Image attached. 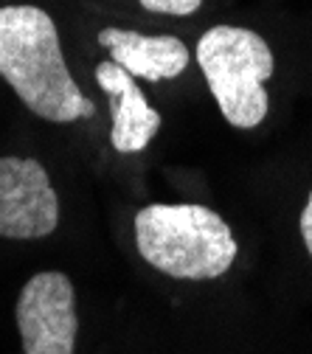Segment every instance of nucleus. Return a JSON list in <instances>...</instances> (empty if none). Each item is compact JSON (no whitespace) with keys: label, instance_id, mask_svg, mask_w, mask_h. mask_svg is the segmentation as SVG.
I'll return each instance as SVG.
<instances>
[{"label":"nucleus","instance_id":"obj_1","mask_svg":"<svg viewBox=\"0 0 312 354\" xmlns=\"http://www.w3.org/2000/svg\"><path fill=\"white\" fill-rule=\"evenodd\" d=\"M0 76L46 121L71 124L96 113V104L79 91L65 65L51 15L39 6L0 9Z\"/></svg>","mask_w":312,"mask_h":354},{"label":"nucleus","instance_id":"obj_2","mask_svg":"<svg viewBox=\"0 0 312 354\" xmlns=\"http://www.w3.org/2000/svg\"><path fill=\"white\" fill-rule=\"evenodd\" d=\"M138 253L172 279L205 281L228 273L237 239L228 223L205 205H147L136 214Z\"/></svg>","mask_w":312,"mask_h":354},{"label":"nucleus","instance_id":"obj_3","mask_svg":"<svg viewBox=\"0 0 312 354\" xmlns=\"http://www.w3.org/2000/svg\"><path fill=\"white\" fill-rule=\"evenodd\" d=\"M197 62L228 124L253 129L264 121V82L273 76V51L264 37L239 26H214L197 42Z\"/></svg>","mask_w":312,"mask_h":354},{"label":"nucleus","instance_id":"obj_4","mask_svg":"<svg viewBox=\"0 0 312 354\" xmlns=\"http://www.w3.org/2000/svg\"><path fill=\"white\" fill-rule=\"evenodd\" d=\"M17 329L26 354H73L79 318L65 273L46 270L28 279L17 298Z\"/></svg>","mask_w":312,"mask_h":354},{"label":"nucleus","instance_id":"obj_5","mask_svg":"<svg viewBox=\"0 0 312 354\" xmlns=\"http://www.w3.org/2000/svg\"><path fill=\"white\" fill-rule=\"evenodd\" d=\"M59 223L48 171L31 158H0V236L42 239Z\"/></svg>","mask_w":312,"mask_h":354},{"label":"nucleus","instance_id":"obj_6","mask_svg":"<svg viewBox=\"0 0 312 354\" xmlns=\"http://www.w3.org/2000/svg\"><path fill=\"white\" fill-rule=\"evenodd\" d=\"M96 82L113 102V149L124 155L147 149V144L160 129V113L147 102L144 91L136 84V76H129L121 65L107 59L96 65Z\"/></svg>","mask_w":312,"mask_h":354},{"label":"nucleus","instance_id":"obj_7","mask_svg":"<svg viewBox=\"0 0 312 354\" xmlns=\"http://www.w3.org/2000/svg\"><path fill=\"white\" fill-rule=\"evenodd\" d=\"M99 46L107 48L110 59L129 76L147 82L177 79L189 68V48L181 37H147L129 28H104L99 31Z\"/></svg>","mask_w":312,"mask_h":354},{"label":"nucleus","instance_id":"obj_8","mask_svg":"<svg viewBox=\"0 0 312 354\" xmlns=\"http://www.w3.org/2000/svg\"><path fill=\"white\" fill-rule=\"evenodd\" d=\"M138 3L147 9V12H155V15H172V17H186V15H194L203 0H138Z\"/></svg>","mask_w":312,"mask_h":354},{"label":"nucleus","instance_id":"obj_9","mask_svg":"<svg viewBox=\"0 0 312 354\" xmlns=\"http://www.w3.org/2000/svg\"><path fill=\"white\" fill-rule=\"evenodd\" d=\"M301 236H304V245H306V250L312 256V192H309V200H306V205L301 211Z\"/></svg>","mask_w":312,"mask_h":354}]
</instances>
